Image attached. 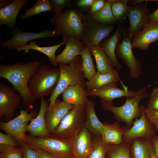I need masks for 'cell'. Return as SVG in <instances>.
I'll list each match as a JSON object with an SVG mask.
<instances>
[{
    "label": "cell",
    "mask_w": 158,
    "mask_h": 158,
    "mask_svg": "<svg viewBox=\"0 0 158 158\" xmlns=\"http://www.w3.org/2000/svg\"><path fill=\"white\" fill-rule=\"evenodd\" d=\"M42 63L38 61L27 63L17 62L10 65H0V78L7 80L13 89L21 96L24 106L30 109L35 102L29 91L28 85L30 80L39 71Z\"/></svg>",
    "instance_id": "6da1fadb"
},
{
    "label": "cell",
    "mask_w": 158,
    "mask_h": 158,
    "mask_svg": "<svg viewBox=\"0 0 158 158\" xmlns=\"http://www.w3.org/2000/svg\"><path fill=\"white\" fill-rule=\"evenodd\" d=\"M147 87H144L136 91L135 95L131 98L126 97L125 103L121 106H114L112 102L100 99L102 107L104 110L112 112L118 122L124 123L126 127L130 128L134 120L141 116L139 104L142 99L150 96L146 91Z\"/></svg>",
    "instance_id": "7a4b0ae2"
},
{
    "label": "cell",
    "mask_w": 158,
    "mask_h": 158,
    "mask_svg": "<svg viewBox=\"0 0 158 158\" xmlns=\"http://www.w3.org/2000/svg\"><path fill=\"white\" fill-rule=\"evenodd\" d=\"M82 60L78 56L69 63V65L59 63V78L56 87L48 100L49 107L54 103L58 96L67 87L79 85L86 87V82L82 68Z\"/></svg>",
    "instance_id": "3957f363"
},
{
    "label": "cell",
    "mask_w": 158,
    "mask_h": 158,
    "mask_svg": "<svg viewBox=\"0 0 158 158\" xmlns=\"http://www.w3.org/2000/svg\"><path fill=\"white\" fill-rule=\"evenodd\" d=\"M59 68L51 69L42 65L39 71L29 81L28 86L31 95L36 100L51 95L59 78Z\"/></svg>",
    "instance_id": "277c9868"
},
{
    "label": "cell",
    "mask_w": 158,
    "mask_h": 158,
    "mask_svg": "<svg viewBox=\"0 0 158 158\" xmlns=\"http://www.w3.org/2000/svg\"><path fill=\"white\" fill-rule=\"evenodd\" d=\"M73 138L69 139H60L51 136L49 137L41 138L26 135L22 144H25L33 149H39L44 150L57 158L74 157Z\"/></svg>",
    "instance_id": "5b68a950"
},
{
    "label": "cell",
    "mask_w": 158,
    "mask_h": 158,
    "mask_svg": "<svg viewBox=\"0 0 158 158\" xmlns=\"http://www.w3.org/2000/svg\"><path fill=\"white\" fill-rule=\"evenodd\" d=\"M84 16L76 10L66 9L55 14L51 19V23L63 37L72 36L80 40L84 28Z\"/></svg>",
    "instance_id": "8992f818"
},
{
    "label": "cell",
    "mask_w": 158,
    "mask_h": 158,
    "mask_svg": "<svg viewBox=\"0 0 158 158\" xmlns=\"http://www.w3.org/2000/svg\"><path fill=\"white\" fill-rule=\"evenodd\" d=\"M86 105L74 106L67 113L51 136L60 139L75 137L85 126Z\"/></svg>",
    "instance_id": "52a82bcc"
},
{
    "label": "cell",
    "mask_w": 158,
    "mask_h": 158,
    "mask_svg": "<svg viewBox=\"0 0 158 158\" xmlns=\"http://www.w3.org/2000/svg\"><path fill=\"white\" fill-rule=\"evenodd\" d=\"M140 108L141 116L133 121L130 128L121 126L123 131V143L130 144L133 140L136 138H142L152 140L156 136V130L146 116V107L141 106Z\"/></svg>",
    "instance_id": "ba28073f"
},
{
    "label": "cell",
    "mask_w": 158,
    "mask_h": 158,
    "mask_svg": "<svg viewBox=\"0 0 158 158\" xmlns=\"http://www.w3.org/2000/svg\"><path fill=\"white\" fill-rule=\"evenodd\" d=\"M84 28L81 41L85 45L98 46L100 42L108 36L114 30L113 25L106 24L97 22L90 16H84Z\"/></svg>",
    "instance_id": "9c48e42d"
},
{
    "label": "cell",
    "mask_w": 158,
    "mask_h": 158,
    "mask_svg": "<svg viewBox=\"0 0 158 158\" xmlns=\"http://www.w3.org/2000/svg\"><path fill=\"white\" fill-rule=\"evenodd\" d=\"M29 109H21L20 114L9 121H1L0 128L13 136L18 141L20 147L25 140L26 127L28 123L38 114V111L34 109L29 113Z\"/></svg>",
    "instance_id": "30bf717a"
},
{
    "label": "cell",
    "mask_w": 158,
    "mask_h": 158,
    "mask_svg": "<svg viewBox=\"0 0 158 158\" xmlns=\"http://www.w3.org/2000/svg\"><path fill=\"white\" fill-rule=\"evenodd\" d=\"M122 34V40L121 42H118L117 45L116 55L123 60L129 69L130 77L133 79H137L141 74L142 64L134 55L132 51V39L124 29L123 30Z\"/></svg>",
    "instance_id": "8fae6325"
},
{
    "label": "cell",
    "mask_w": 158,
    "mask_h": 158,
    "mask_svg": "<svg viewBox=\"0 0 158 158\" xmlns=\"http://www.w3.org/2000/svg\"><path fill=\"white\" fill-rule=\"evenodd\" d=\"M62 36L59 32L55 29L46 30L39 32H25L21 31L17 27L13 31L11 37L9 39L0 42L2 47L9 50L16 49L18 47L27 44L29 41L40 38L46 39Z\"/></svg>",
    "instance_id": "7c38bea8"
},
{
    "label": "cell",
    "mask_w": 158,
    "mask_h": 158,
    "mask_svg": "<svg viewBox=\"0 0 158 158\" xmlns=\"http://www.w3.org/2000/svg\"><path fill=\"white\" fill-rule=\"evenodd\" d=\"M22 99L21 95L17 94L13 88L0 83V117H4L5 122L13 119Z\"/></svg>",
    "instance_id": "4fadbf2b"
},
{
    "label": "cell",
    "mask_w": 158,
    "mask_h": 158,
    "mask_svg": "<svg viewBox=\"0 0 158 158\" xmlns=\"http://www.w3.org/2000/svg\"><path fill=\"white\" fill-rule=\"evenodd\" d=\"M148 0L144 4L128 6L126 16L129 19L130 26L128 35L131 39L137 32L141 30L144 25L148 22Z\"/></svg>",
    "instance_id": "5bb4252c"
},
{
    "label": "cell",
    "mask_w": 158,
    "mask_h": 158,
    "mask_svg": "<svg viewBox=\"0 0 158 158\" xmlns=\"http://www.w3.org/2000/svg\"><path fill=\"white\" fill-rule=\"evenodd\" d=\"M136 91L127 89H122L118 87L117 82L112 83L94 90L86 93L87 96L97 97L110 103L115 99L126 97L130 98L135 94Z\"/></svg>",
    "instance_id": "9a60e30c"
},
{
    "label": "cell",
    "mask_w": 158,
    "mask_h": 158,
    "mask_svg": "<svg viewBox=\"0 0 158 158\" xmlns=\"http://www.w3.org/2000/svg\"><path fill=\"white\" fill-rule=\"evenodd\" d=\"M73 106L57 98L54 104L51 107H49L45 113V118L47 129L51 135Z\"/></svg>",
    "instance_id": "2e32d148"
},
{
    "label": "cell",
    "mask_w": 158,
    "mask_h": 158,
    "mask_svg": "<svg viewBox=\"0 0 158 158\" xmlns=\"http://www.w3.org/2000/svg\"><path fill=\"white\" fill-rule=\"evenodd\" d=\"M132 48L146 50L152 43L158 40V23H146L140 31L133 36Z\"/></svg>",
    "instance_id": "e0dca14e"
},
{
    "label": "cell",
    "mask_w": 158,
    "mask_h": 158,
    "mask_svg": "<svg viewBox=\"0 0 158 158\" xmlns=\"http://www.w3.org/2000/svg\"><path fill=\"white\" fill-rule=\"evenodd\" d=\"M44 97L40 99V110L37 116L32 118L26 127V131L30 135L39 138L49 137L51 135L49 132L45 120V114L49 104Z\"/></svg>",
    "instance_id": "ac0fdd59"
},
{
    "label": "cell",
    "mask_w": 158,
    "mask_h": 158,
    "mask_svg": "<svg viewBox=\"0 0 158 158\" xmlns=\"http://www.w3.org/2000/svg\"><path fill=\"white\" fill-rule=\"evenodd\" d=\"M92 134L85 126L73 138V148L75 158H86L91 152Z\"/></svg>",
    "instance_id": "d6986e66"
},
{
    "label": "cell",
    "mask_w": 158,
    "mask_h": 158,
    "mask_svg": "<svg viewBox=\"0 0 158 158\" xmlns=\"http://www.w3.org/2000/svg\"><path fill=\"white\" fill-rule=\"evenodd\" d=\"M67 40L63 51L56 56L53 65L57 66V64L61 63L67 64L76 57L80 56L84 44L81 40L72 36L67 37Z\"/></svg>",
    "instance_id": "ffe728a7"
},
{
    "label": "cell",
    "mask_w": 158,
    "mask_h": 158,
    "mask_svg": "<svg viewBox=\"0 0 158 158\" xmlns=\"http://www.w3.org/2000/svg\"><path fill=\"white\" fill-rule=\"evenodd\" d=\"M28 0H13L7 6L0 9V25H6L11 29L16 25L17 16L23 6L28 3Z\"/></svg>",
    "instance_id": "44dd1931"
},
{
    "label": "cell",
    "mask_w": 158,
    "mask_h": 158,
    "mask_svg": "<svg viewBox=\"0 0 158 158\" xmlns=\"http://www.w3.org/2000/svg\"><path fill=\"white\" fill-rule=\"evenodd\" d=\"M85 88L78 84L67 87L61 94L63 101L74 106L86 105L89 100Z\"/></svg>",
    "instance_id": "7402d4cb"
},
{
    "label": "cell",
    "mask_w": 158,
    "mask_h": 158,
    "mask_svg": "<svg viewBox=\"0 0 158 158\" xmlns=\"http://www.w3.org/2000/svg\"><path fill=\"white\" fill-rule=\"evenodd\" d=\"M154 152L152 140L138 138L133 140L130 144V158H151Z\"/></svg>",
    "instance_id": "603a6c76"
},
{
    "label": "cell",
    "mask_w": 158,
    "mask_h": 158,
    "mask_svg": "<svg viewBox=\"0 0 158 158\" xmlns=\"http://www.w3.org/2000/svg\"><path fill=\"white\" fill-rule=\"evenodd\" d=\"M121 82V79L116 70L114 68L105 73H102L98 71L90 80L86 82L87 92L98 89L109 84Z\"/></svg>",
    "instance_id": "cb8c5ba5"
},
{
    "label": "cell",
    "mask_w": 158,
    "mask_h": 158,
    "mask_svg": "<svg viewBox=\"0 0 158 158\" xmlns=\"http://www.w3.org/2000/svg\"><path fill=\"white\" fill-rule=\"evenodd\" d=\"M121 31V27L119 25L111 37L107 40L100 46L111 61L114 67L118 70L120 69L122 67L116 54V50L120 38Z\"/></svg>",
    "instance_id": "d4e9b609"
},
{
    "label": "cell",
    "mask_w": 158,
    "mask_h": 158,
    "mask_svg": "<svg viewBox=\"0 0 158 158\" xmlns=\"http://www.w3.org/2000/svg\"><path fill=\"white\" fill-rule=\"evenodd\" d=\"M95 102L89 100L86 105V118L85 126L93 135H102L104 124L101 123L96 115Z\"/></svg>",
    "instance_id": "484cf974"
},
{
    "label": "cell",
    "mask_w": 158,
    "mask_h": 158,
    "mask_svg": "<svg viewBox=\"0 0 158 158\" xmlns=\"http://www.w3.org/2000/svg\"><path fill=\"white\" fill-rule=\"evenodd\" d=\"M63 42L58 44L49 47H40L37 45V42L32 40L30 42L29 44H26L20 46L16 48L18 51H23L25 53H30V50L38 51L44 54L48 58L52 65H53L55 59V53L57 49L66 43L67 40V37H63Z\"/></svg>",
    "instance_id": "4316f807"
},
{
    "label": "cell",
    "mask_w": 158,
    "mask_h": 158,
    "mask_svg": "<svg viewBox=\"0 0 158 158\" xmlns=\"http://www.w3.org/2000/svg\"><path fill=\"white\" fill-rule=\"evenodd\" d=\"M104 126L102 137L107 142L117 145L123 143V131L120 124L117 122L112 124L107 122L103 123Z\"/></svg>",
    "instance_id": "83f0119b"
},
{
    "label": "cell",
    "mask_w": 158,
    "mask_h": 158,
    "mask_svg": "<svg viewBox=\"0 0 158 158\" xmlns=\"http://www.w3.org/2000/svg\"><path fill=\"white\" fill-rule=\"evenodd\" d=\"M89 47L96 61L97 71L104 74L115 68L111 61L100 46H90Z\"/></svg>",
    "instance_id": "f1b7e54d"
},
{
    "label": "cell",
    "mask_w": 158,
    "mask_h": 158,
    "mask_svg": "<svg viewBox=\"0 0 158 158\" xmlns=\"http://www.w3.org/2000/svg\"><path fill=\"white\" fill-rule=\"evenodd\" d=\"M89 46L84 45L80 56L82 62V70L84 78L90 80L96 73Z\"/></svg>",
    "instance_id": "f546056e"
},
{
    "label": "cell",
    "mask_w": 158,
    "mask_h": 158,
    "mask_svg": "<svg viewBox=\"0 0 158 158\" xmlns=\"http://www.w3.org/2000/svg\"><path fill=\"white\" fill-rule=\"evenodd\" d=\"M94 135L92 149L86 158H105L106 152L111 144L106 142L102 135Z\"/></svg>",
    "instance_id": "4dcf8cb0"
},
{
    "label": "cell",
    "mask_w": 158,
    "mask_h": 158,
    "mask_svg": "<svg viewBox=\"0 0 158 158\" xmlns=\"http://www.w3.org/2000/svg\"><path fill=\"white\" fill-rule=\"evenodd\" d=\"M53 8L49 0H36L35 4L26 10L24 14L19 15L18 18L25 20L30 17L38 15L44 12H51Z\"/></svg>",
    "instance_id": "1f68e13d"
},
{
    "label": "cell",
    "mask_w": 158,
    "mask_h": 158,
    "mask_svg": "<svg viewBox=\"0 0 158 158\" xmlns=\"http://www.w3.org/2000/svg\"><path fill=\"white\" fill-rule=\"evenodd\" d=\"M111 3L107 1L101 10L97 13L90 14V16L94 20L102 23L112 25L116 23L117 21L112 13Z\"/></svg>",
    "instance_id": "d6a6232c"
},
{
    "label": "cell",
    "mask_w": 158,
    "mask_h": 158,
    "mask_svg": "<svg viewBox=\"0 0 158 158\" xmlns=\"http://www.w3.org/2000/svg\"><path fill=\"white\" fill-rule=\"evenodd\" d=\"M130 144H111L105 158H130Z\"/></svg>",
    "instance_id": "836d02e7"
},
{
    "label": "cell",
    "mask_w": 158,
    "mask_h": 158,
    "mask_svg": "<svg viewBox=\"0 0 158 158\" xmlns=\"http://www.w3.org/2000/svg\"><path fill=\"white\" fill-rule=\"evenodd\" d=\"M111 8L114 16L117 21H121L126 16L129 0H109Z\"/></svg>",
    "instance_id": "e575fe53"
},
{
    "label": "cell",
    "mask_w": 158,
    "mask_h": 158,
    "mask_svg": "<svg viewBox=\"0 0 158 158\" xmlns=\"http://www.w3.org/2000/svg\"><path fill=\"white\" fill-rule=\"evenodd\" d=\"M0 158H23L21 148L0 144Z\"/></svg>",
    "instance_id": "d590c367"
},
{
    "label": "cell",
    "mask_w": 158,
    "mask_h": 158,
    "mask_svg": "<svg viewBox=\"0 0 158 158\" xmlns=\"http://www.w3.org/2000/svg\"><path fill=\"white\" fill-rule=\"evenodd\" d=\"M149 97L146 108L158 111V85L153 88Z\"/></svg>",
    "instance_id": "8d00e7d4"
},
{
    "label": "cell",
    "mask_w": 158,
    "mask_h": 158,
    "mask_svg": "<svg viewBox=\"0 0 158 158\" xmlns=\"http://www.w3.org/2000/svg\"><path fill=\"white\" fill-rule=\"evenodd\" d=\"M53 8L55 14H58L62 12L65 7H69L71 1L69 0H50Z\"/></svg>",
    "instance_id": "74e56055"
},
{
    "label": "cell",
    "mask_w": 158,
    "mask_h": 158,
    "mask_svg": "<svg viewBox=\"0 0 158 158\" xmlns=\"http://www.w3.org/2000/svg\"><path fill=\"white\" fill-rule=\"evenodd\" d=\"M0 144L9 145L18 147L20 145L17 140L10 134L0 132Z\"/></svg>",
    "instance_id": "f35d334b"
},
{
    "label": "cell",
    "mask_w": 158,
    "mask_h": 158,
    "mask_svg": "<svg viewBox=\"0 0 158 158\" xmlns=\"http://www.w3.org/2000/svg\"><path fill=\"white\" fill-rule=\"evenodd\" d=\"M145 112L148 120L154 126L157 132L158 133V111L146 107Z\"/></svg>",
    "instance_id": "ab89813d"
},
{
    "label": "cell",
    "mask_w": 158,
    "mask_h": 158,
    "mask_svg": "<svg viewBox=\"0 0 158 158\" xmlns=\"http://www.w3.org/2000/svg\"><path fill=\"white\" fill-rule=\"evenodd\" d=\"M23 158H39L38 154L35 150L31 147L22 144L20 146Z\"/></svg>",
    "instance_id": "60d3db41"
},
{
    "label": "cell",
    "mask_w": 158,
    "mask_h": 158,
    "mask_svg": "<svg viewBox=\"0 0 158 158\" xmlns=\"http://www.w3.org/2000/svg\"><path fill=\"white\" fill-rule=\"evenodd\" d=\"M106 1L104 0H96L90 7V14L97 13L104 7Z\"/></svg>",
    "instance_id": "b9f144b4"
},
{
    "label": "cell",
    "mask_w": 158,
    "mask_h": 158,
    "mask_svg": "<svg viewBox=\"0 0 158 158\" xmlns=\"http://www.w3.org/2000/svg\"><path fill=\"white\" fill-rule=\"evenodd\" d=\"M37 152L39 158H57L52 154L39 149H33Z\"/></svg>",
    "instance_id": "7bdbcfd3"
},
{
    "label": "cell",
    "mask_w": 158,
    "mask_h": 158,
    "mask_svg": "<svg viewBox=\"0 0 158 158\" xmlns=\"http://www.w3.org/2000/svg\"><path fill=\"white\" fill-rule=\"evenodd\" d=\"M96 0H80L78 1L77 5L82 8H90Z\"/></svg>",
    "instance_id": "ee69618b"
},
{
    "label": "cell",
    "mask_w": 158,
    "mask_h": 158,
    "mask_svg": "<svg viewBox=\"0 0 158 158\" xmlns=\"http://www.w3.org/2000/svg\"><path fill=\"white\" fill-rule=\"evenodd\" d=\"M148 22L158 23V8L148 15Z\"/></svg>",
    "instance_id": "f6af8a7d"
},
{
    "label": "cell",
    "mask_w": 158,
    "mask_h": 158,
    "mask_svg": "<svg viewBox=\"0 0 158 158\" xmlns=\"http://www.w3.org/2000/svg\"><path fill=\"white\" fill-rule=\"evenodd\" d=\"M154 148V155L158 158V136H155L152 139Z\"/></svg>",
    "instance_id": "bcb514c9"
},
{
    "label": "cell",
    "mask_w": 158,
    "mask_h": 158,
    "mask_svg": "<svg viewBox=\"0 0 158 158\" xmlns=\"http://www.w3.org/2000/svg\"><path fill=\"white\" fill-rule=\"evenodd\" d=\"M13 1L10 0H0V8L7 6L11 3Z\"/></svg>",
    "instance_id": "7dc6e473"
},
{
    "label": "cell",
    "mask_w": 158,
    "mask_h": 158,
    "mask_svg": "<svg viewBox=\"0 0 158 158\" xmlns=\"http://www.w3.org/2000/svg\"><path fill=\"white\" fill-rule=\"evenodd\" d=\"M147 0H132L130 2H131V4L133 5H135L138 3H140L142 2H145Z\"/></svg>",
    "instance_id": "c3c4849f"
},
{
    "label": "cell",
    "mask_w": 158,
    "mask_h": 158,
    "mask_svg": "<svg viewBox=\"0 0 158 158\" xmlns=\"http://www.w3.org/2000/svg\"><path fill=\"white\" fill-rule=\"evenodd\" d=\"M60 158H75L74 157H64Z\"/></svg>",
    "instance_id": "681fc988"
},
{
    "label": "cell",
    "mask_w": 158,
    "mask_h": 158,
    "mask_svg": "<svg viewBox=\"0 0 158 158\" xmlns=\"http://www.w3.org/2000/svg\"><path fill=\"white\" fill-rule=\"evenodd\" d=\"M151 158H158V157H155L154 154L152 155V157H151Z\"/></svg>",
    "instance_id": "f907efd6"
},
{
    "label": "cell",
    "mask_w": 158,
    "mask_h": 158,
    "mask_svg": "<svg viewBox=\"0 0 158 158\" xmlns=\"http://www.w3.org/2000/svg\"><path fill=\"white\" fill-rule=\"evenodd\" d=\"M158 57V55H157V58Z\"/></svg>",
    "instance_id": "816d5d0a"
}]
</instances>
